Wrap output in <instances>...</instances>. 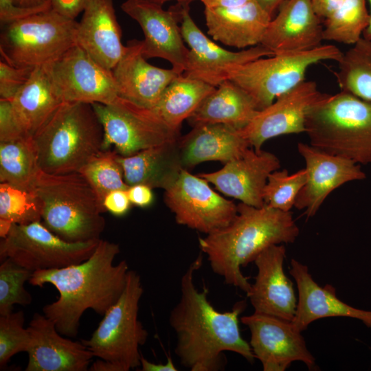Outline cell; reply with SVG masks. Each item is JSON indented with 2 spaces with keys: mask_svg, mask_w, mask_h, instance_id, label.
<instances>
[{
  "mask_svg": "<svg viewBox=\"0 0 371 371\" xmlns=\"http://www.w3.org/2000/svg\"><path fill=\"white\" fill-rule=\"evenodd\" d=\"M202 264L200 254L189 265L181 279L179 301L169 315V324L177 337L176 355L191 371L224 369L223 353L227 351L253 363L254 355L249 343L241 336L238 325L246 302H236L230 311H218L208 300V289L200 291L194 285V275Z\"/></svg>",
  "mask_w": 371,
  "mask_h": 371,
  "instance_id": "1",
  "label": "cell"
},
{
  "mask_svg": "<svg viewBox=\"0 0 371 371\" xmlns=\"http://www.w3.org/2000/svg\"><path fill=\"white\" fill-rule=\"evenodd\" d=\"M120 251L118 244L100 239L93 254L82 262L32 273L28 281L31 285L51 284L59 293L57 300L45 305L43 313L62 335L76 337L85 311L92 309L104 315L118 300L130 270L125 260L113 264Z\"/></svg>",
  "mask_w": 371,
  "mask_h": 371,
  "instance_id": "2",
  "label": "cell"
},
{
  "mask_svg": "<svg viewBox=\"0 0 371 371\" xmlns=\"http://www.w3.org/2000/svg\"><path fill=\"white\" fill-rule=\"evenodd\" d=\"M237 214L227 226L199 238V247L207 256L212 271L224 282L246 294L251 284L241 272L265 249L293 243L300 234L292 212L267 205L254 207L240 203Z\"/></svg>",
  "mask_w": 371,
  "mask_h": 371,
  "instance_id": "3",
  "label": "cell"
},
{
  "mask_svg": "<svg viewBox=\"0 0 371 371\" xmlns=\"http://www.w3.org/2000/svg\"><path fill=\"white\" fill-rule=\"evenodd\" d=\"M41 207V222L70 243L100 240L106 212L95 190L79 172L49 174L39 170L33 190Z\"/></svg>",
  "mask_w": 371,
  "mask_h": 371,
  "instance_id": "4",
  "label": "cell"
},
{
  "mask_svg": "<svg viewBox=\"0 0 371 371\" xmlns=\"http://www.w3.org/2000/svg\"><path fill=\"white\" fill-rule=\"evenodd\" d=\"M104 131L93 105L63 102L32 137L40 169L78 172L102 150Z\"/></svg>",
  "mask_w": 371,
  "mask_h": 371,
  "instance_id": "5",
  "label": "cell"
},
{
  "mask_svg": "<svg viewBox=\"0 0 371 371\" xmlns=\"http://www.w3.org/2000/svg\"><path fill=\"white\" fill-rule=\"evenodd\" d=\"M311 146L359 164H371V102L346 91L327 94L309 111Z\"/></svg>",
  "mask_w": 371,
  "mask_h": 371,
  "instance_id": "6",
  "label": "cell"
},
{
  "mask_svg": "<svg viewBox=\"0 0 371 371\" xmlns=\"http://www.w3.org/2000/svg\"><path fill=\"white\" fill-rule=\"evenodd\" d=\"M78 25L52 8L1 25V59L17 67L47 65L76 44Z\"/></svg>",
  "mask_w": 371,
  "mask_h": 371,
  "instance_id": "7",
  "label": "cell"
},
{
  "mask_svg": "<svg viewBox=\"0 0 371 371\" xmlns=\"http://www.w3.org/2000/svg\"><path fill=\"white\" fill-rule=\"evenodd\" d=\"M143 291L140 276L129 270L118 300L104 313L91 337L81 341L94 357L113 363L119 371L140 367L139 346L148 336L138 319Z\"/></svg>",
  "mask_w": 371,
  "mask_h": 371,
  "instance_id": "8",
  "label": "cell"
},
{
  "mask_svg": "<svg viewBox=\"0 0 371 371\" xmlns=\"http://www.w3.org/2000/svg\"><path fill=\"white\" fill-rule=\"evenodd\" d=\"M342 52L334 45L306 52L260 58L232 69L228 80L246 91L259 111L305 80L308 69L323 60L337 62Z\"/></svg>",
  "mask_w": 371,
  "mask_h": 371,
  "instance_id": "9",
  "label": "cell"
},
{
  "mask_svg": "<svg viewBox=\"0 0 371 371\" xmlns=\"http://www.w3.org/2000/svg\"><path fill=\"white\" fill-rule=\"evenodd\" d=\"M100 240L70 243L54 234L41 221L12 224L1 238L0 258H10L32 272L60 269L87 260Z\"/></svg>",
  "mask_w": 371,
  "mask_h": 371,
  "instance_id": "10",
  "label": "cell"
},
{
  "mask_svg": "<svg viewBox=\"0 0 371 371\" xmlns=\"http://www.w3.org/2000/svg\"><path fill=\"white\" fill-rule=\"evenodd\" d=\"M102 124V150L113 146L122 156L136 153L180 137L153 109L118 97L110 104H91Z\"/></svg>",
  "mask_w": 371,
  "mask_h": 371,
  "instance_id": "11",
  "label": "cell"
},
{
  "mask_svg": "<svg viewBox=\"0 0 371 371\" xmlns=\"http://www.w3.org/2000/svg\"><path fill=\"white\" fill-rule=\"evenodd\" d=\"M164 196L178 224L205 234L229 225L238 212L234 202L214 191L205 179L184 168L164 190Z\"/></svg>",
  "mask_w": 371,
  "mask_h": 371,
  "instance_id": "12",
  "label": "cell"
},
{
  "mask_svg": "<svg viewBox=\"0 0 371 371\" xmlns=\"http://www.w3.org/2000/svg\"><path fill=\"white\" fill-rule=\"evenodd\" d=\"M45 65L64 102L107 104L119 97L112 70L98 64L76 44Z\"/></svg>",
  "mask_w": 371,
  "mask_h": 371,
  "instance_id": "13",
  "label": "cell"
},
{
  "mask_svg": "<svg viewBox=\"0 0 371 371\" xmlns=\"http://www.w3.org/2000/svg\"><path fill=\"white\" fill-rule=\"evenodd\" d=\"M181 5V32L190 47L186 68L183 74L218 87L228 80L238 66L260 58L274 55L261 44L240 52L228 51L206 36L193 21L189 4Z\"/></svg>",
  "mask_w": 371,
  "mask_h": 371,
  "instance_id": "14",
  "label": "cell"
},
{
  "mask_svg": "<svg viewBox=\"0 0 371 371\" xmlns=\"http://www.w3.org/2000/svg\"><path fill=\"white\" fill-rule=\"evenodd\" d=\"M240 319L249 329L250 346L264 371H284L294 361L315 368L302 332L291 321L255 312Z\"/></svg>",
  "mask_w": 371,
  "mask_h": 371,
  "instance_id": "15",
  "label": "cell"
},
{
  "mask_svg": "<svg viewBox=\"0 0 371 371\" xmlns=\"http://www.w3.org/2000/svg\"><path fill=\"white\" fill-rule=\"evenodd\" d=\"M326 95L315 81L305 80L259 111L240 132L256 151L271 138L305 133L309 111Z\"/></svg>",
  "mask_w": 371,
  "mask_h": 371,
  "instance_id": "16",
  "label": "cell"
},
{
  "mask_svg": "<svg viewBox=\"0 0 371 371\" xmlns=\"http://www.w3.org/2000/svg\"><path fill=\"white\" fill-rule=\"evenodd\" d=\"M121 9L137 21L144 34L142 52L146 58H160L168 60L178 74L184 72L189 49L184 45L178 19H181V5L165 10L162 5L126 0Z\"/></svg>",
  "mask_w": 371,
  "mask_h": 371,
  "instance_id": "17",
  "label": "cell"
},
{
  "mask_svg": "<svg viewBox=\"0 0 371 371\" xmlns=\"http://www.w3.org/2000/svg\"><path fill=\"white\" fill-rule=\"evenodd\" d=\"M299 154L305 161L306 181L294 207L304 210L307 218L316 214L327 196L344 183L366 179L359 164L300 142Z\"/></svg>",
  "mask_w": 371,
  "mask_h": 371,
  "instance_id": "18",
  "label": "cell"
},
{
  "mask_svg": "<svg viewBox=\"0 0 371 371\" xmlns=\"http://www.w3.org/2000/svg\"><path fill=\"white\" fill-rule=\"evenodd\" d=\"M280 168V161L276 155L250 147L221 169L198 175L225 195L259 207L265 205L263 190L269 175Z\"/></svg>",
  "mask_w": 371,
  "mask_h": 371,
  "instance_id": "19",
  "label": "cell"
},
{
  "mask_svg": "<svg viewBox=\"0 0 371 371\" xmlns=\"http://www.w3.org/2000/svg\"><path fill=\"white\" fill-rule=\"evenodd\" d=\"M286 249L282 244L273 245L255 259L257 274L247 293L257 313L292 321L297 300L292 282L284 272Z\"/></svg>",
  "mask_w": 371,
  "mask_h": 371,
  "instance_id": "20",
  "label": "cell"
},
{
  "mask_svg": "<svg viewBox=\"0 0 371 371\" xmlns=\"http://www.w3.org/2000/svg\"><path fill=\"white\" fill-rule=\"evenodd\" d=\"M311 0H287L271 19L260 44L273 54L315 49L324 41V25Z\"/></svg>",
  "mask_w": 371,
  "mask_h": 371,
  "instance_id": "21",
  "label": "cell"
},
{
  "mask_svg": "<svg viewBox=\"0 0 371 371\" xmlns=\"http://www.w3.org/2000/svg\"><path fill=\"white\" fill-rule=\"evenodd\" d=\"M31 335L25 371H85L92 352L82 341L65 338L45 315L35 313L27 327Z\"/></svg>",
  "mask_w": 371,
  "mask_h": 371,
  "instance_id": "22",
  "label": "cell"
},
{
  "mask_svg": "<svg viewBox=\"0 0 371 371\" xmlns=\"http://www.w3.org/2000/svg\"><path fill=\"white\" fill-rule=\"evenodd\" d=\"M142 41H129L120 60L112 69L119 97L138 106L153 109L164 91L179 74L148 63Z\"/></svg>",
  "mask_w": 371,
  "mask_h": 371,
  "instance_id": "23",
  "label": "cell"
},
{
  "mask_svg": "<svg viewBox=\"0 0 371 371\" xmlns=\"http://www.w3.org/2000/svg\"><path fill=\"white\" fill-rule=\"evenodd\" d=\"M289 272L298 291L296 311L291 321L297 329L302 332L311 322L330 317L357 319L371 328V311L356 308L344 302L337 297L332 285H319L306 265L292 259Z\"/></svg>",
  "mask_w": 371,
  "mask_h": 371,
  "instance_id": "24",
  "label": "cell"
},
{
  "mask_svg": "<svg viewBox=\"0 0 371 371\" xmlns=\"http://www.w3.org/2000/svg\"><path fill=\"white\" fill-rule=\"evenodd\" d=\"M113 0H91L78 23L76 45L106 69L112 70L125 52Z\"/></svg>",
  "mask_w": 371,
  "mask_h": 371,
  "instance_id": "25",
  "label": "cell"
},
{
  "mask_svg": "<svg viewBox=\"0 0 371 371\" xmlns=\"http://www.w3.org/2000/svg\"><path fill=\"white\" fill-rule=\"evenodd\" d=\"M204 14L208 34L236 48L260 44L271 19L255 0L242 5L205 8Z\"/></svg>",
  "mask_w": 371,
  "mask_h": 371,
  "instance_id": "26",
  "label": "cell"
},
{
  "mask_svg": "<svg viewBox=\"0 0 371 371\" xmlns=\"http://www.w3.org/2000/svg\"><path fill=\"white\" fill-rule=\"evenodd\" d=\"M178 146L182 166L192 168L200 163L226 164L242 156L250 148L240 130L224 124H202L180 137Z\"/></svg>",
  "mask_w": 371,
  "mask_h": 371,
  "instance_id": "27",
  "label": "cell"
},
{
  "mask_svg": "<svg viewBox=\"0 0 371 371\" xmlns=\"http://www.w3.org/2000/svg\"><path fill=\"white\" fill-rule=\"evenodd\" d=\"M178 140L142 150L130 156L117 153V160L128 186L146 185L153 188L166 190L183 169Z\"/></svg>",
  "mask_w": 371,
  "mask_h": 371,
  "instance_id": "28",
  "label": "cell"
},
{
  "mask_svg": "<svg viewBox=\"0 0 371 371\" xmlns=\"http://www.w3.org/2000/svg\"><path fill=\"white\" fill-rule=\"evenodd\" d=\"M63 102L46 65L34 67L28 80L11 100L19 125L32 137Z\"/></svg>",
  "mask_w": 371,
  "mask_h": 371,
  "instance_id": "29",
  "label": "cell"
},
{
  "mask_svg": "<svg viewBox=\"0 0 371 371\" xmlns=\"http://www.w3.org/2000/svg\"><path fill=\"white\" fill-rule=\"evenodd\" d=\"M259 110L251 97L229 80L221 83L188 119L192 126L224 124L241 130Z\"/></svg>",
  "mask_w": 371,
  "mask_h": 371,
  "instance_id": "30",
  "label": "cell"
},
{
  "mask_svg": "<svg viewBox=\"0 0 371 371\" xmlns=\"http://www.w3.org/2000/svg\"><path fill=\"white\" fill-rule=\"evenodd\" d=\"M215 88L202 80L179 74L166 87L152 109L170 128L179 131L183 121L192 115Z\"/></svg>",
  "mask_w": 371,
  "mask_h": 371,
  "instance_id": "31",
  "label": "cell"
},
{
  "mask_svg": "<svg viewBox=\"0 0 371 371\" xmlns=\"http://www.w3.org/2000/svg\"><path fill=\"white\" fill-rule=\"evenodd\" d=\"M32 137L0 142V182L33 191L40 170Z\"/></svg>",
  "mask_w": 371,
  "mask_h": 371,
  "instance_id": "32",
  "label": "cell"
},
{
  "mask_svg": "<svg viewBox=\"0 0 371 371\" xmlns=\"http://www.w3.org/2000/svg\"><path fill=\"white\" fill-rule=\"evenodd\" d=\"M337 63L335 76L341 91L371 102V40L361 38Z\"/></svg>",
  "mask_w": 371,
  "mask_h": 371,
  "instance_id": "33",
  "label": "cell"
},
{
  "mask_svg": "<svg viewBox=\"0 0 371 371\" xmlns=\"http://www.w3.org/2000/svg\"><path fill=\"white\" fill-rule=\"evenodd\" d=\"M366 0H345L323 21L324 41L354 45L370 22Z\"/></svg>",
  "mask_w": 371,
  "mask_h": 371,
  "instance_id": "34",
  "label": "cell"
},
{
  "mask_svg": "<svg viewBox=\"0 0 371 371\" xmlns=\"http://www.w3.org/2000/svg\"><path fill=\"white\" fill-rule=\"evenodd\" d=\"M41 221V207L34 191L0 183V236L4 237L12 224L27 225Z\"/></svg>",
  "mask_w": 371,
  "mask_h": 371,
  "instance_id": "35",
  "label": "cell"
},
{
  "mask_svg": "<svg viewBox=\"0 0 371 371\" xmlns=\"http://www.w3.org/2000/svg\"><path fill=\"white\" fill-rule=\"evenodd\" d=\"M78 172L92 186L102 205L108 193L115 190H127L129 187L124 181L123 170L115 150L100 151Z\"/></svg>",
  "mask_w": 371,
  "mask_h": 371,
  "instance_id": "36",
  "label": "cell"
},
{
  "mask_svg": "<svg viewBox=\"0 0 371 371\" xmlns=\"http://www.w3.org/2000/svg\"><path fill=\"white\" fill-rule=\"evenodd\" d=\"M32 273L10 258L1 260L0 315L12 312L16 304L25 306L32 303V295L24 284Z\"/></svg>",
  "mask_w": 371,
  "mask_h": 371,
  "instance_id": "37",
  "label": "cell"
},
{
  "mask_svg": "<svg viewBox=\"0 0 371 371\" xmlns=\"http://www.w3.org/2000/svg\"><path fill=\"white\" fill-rule=\"evenodd\" d=\"M306 177L305 168L291 175L286 169L273 171L269 175L263 190L265 204L284 212H290L306 183Z\"/></svg>",
  "mask_w": 371,
  "mask_h": 371,
  "instance_id": "38",
  "label": "cell"
},
{
  "mask_svg": "<svg viewBox=\"0 0 371 371\" xmlns=\"http://www.w3.org/2000/svg\"><path fill=\"white\" fill-rule=\"evenodd\" d=\"M25 315L23 311L0 315V368L2 370L16 354L27 353L31 335L24 328Z\"/></svg>",
  "mask_w": 371,
  "mask_h": 371,
  "instance_id": "39",
  "label": "cell"
},
{
  "mask_svg": "<svg viewBox=\"0 0 371 371\" xmlns=\"http://www.w3.org/2000/svg\"><path fill=\"white\" fill-rule=\"evenodd\" d=\"M34 67H17L0 61V99L11 101L30 78Z\"/></svg>",
  "mask_w": 371,
  "mask_h": 371,
  "instance_id": "40",
  "label": "cell"
},
{
  "mask_svg": "<svg viewBox=\"0 0 371 371\" xmlns=\"http://www.w3.org/2000/svg\"><path fill=\"white\" fill-rule=\"evenodd\" d=\"M32 137L25 134L14 115L11 101L0 99V142Z\"/></svg>",
  "mask_w": 371,
  "mask_h": 371,
  "instance_id": "41",
  "label": "cell"
},
{
  "mask_svg": "<svg viewBox=\"0 0 371 371\" xmlns=\"http://www.w3.org/2000/svg\"><path fill=\"white\" fill-rule=\"evenodd\" d=\"M131 201L127 190H115L108 193L104 199L103 206L106 212L120 216L130 209Z\"/></svg>",
  "mask_w": 371,
  "mask_h": 371,
  "instance_id": "42",
  "label": "cell"
},
{
  "mask_svg": "<svg viewBox=\"0 0 371 371\" xmlns=\"http://www.w3.org/2000/svg\"><path fill=\"white\" fill-rule=\"evenodd\" d=\"M91 0H49L51 8L56 12L71 19L76 18L86 8Z\"/></svg>",
  "mask_w": 371,
  "mask_h": 371,
  "instance_id": "43",
  "label": "cell"
},
{
  "mask_svg": "<svg viewBox=\"0 0 371 371\" xmlns=\"http://www.w3.org/2000/svg\"><path fill=\"white\" fill-rule=\"evenodd\" d=\"M127 192L131 204L138 207H146L153 201L152 188L146 185L131 186L127 189Z\"/></svg>",
  "mask_w": 371,
  "mask_h": 371,
  "instance_id": "44",
  "label": "cell"
},
{
  "mask_svg": "<svg viewBox=\"0 0 371 371\" xmlns=\"http://www.w3.org/2000/svg\"><path fill=\"white\" fill-rule=\"evenodd\" d=\"M345 0H311L317 16L324 21Z\"/></svg>",
  "mask_w": 371,
  "mask_h": 371,
  "instance_id": "45",
  "label": "cell"
},
{
  "mask_svg": "<svg viewBox=\"0 0 371 371\" xmlns=\"http://www.w3.org/2000/svg\"><path fill=\"white\" fill-rule=\"evenodd\" d=\"M141 370L142 371H177L172 359L169 357L165 363H155L149 361L143 356L141 357Z\"/></svg>",
  "mask_w": 371,
  "mask_h": 371,
  "instance_id": "46",
  "label": "cell"
},
{
  "mask_svg": "<svg viewBox=\"0 0 371 371\" xmlns=\"http://www.w3.org/2000/svg\"><path fill=\"white\" fill-rule=\"evenodd\" d=\"M258 4L271 17L276 15L280 8L287 0H255Z\"/></svg>",
  "mask_w": 371,
  "mask_h": 371,
  "instance_id": "47",
  "label": "cell"
},
{
  "mask_svg": "<svg viewBox=\"0 0 371 371\" xmlns=\"http://www.w3.org/2000/svg\"><path fill=\"white\" fill-rule=\"evenodd\" d=\"M205 8L228 7L242 5L254 0H200Z\"/></svg>",
  "mask_w": 371,
  "mask_h": 371,
  "instance_id": "48",
  "label": "cell"
},
{
  "mask_svg": "<svg viewBox=\"0 0 371 371\" xmlns=\"http://www.w3.org/2000/svg\"><path fill=\"white\" fill-rule=\"evenodd\" d=\"M91 371H119L113 363L103 359H98L89 366Z\"/></svg>",
  "mask_w": 371,
  "mask_h": 371,
  "instance_id": "49",
  "label": "cell"
},
{
  "mask_svg": "<svg viewBox=\"0 0 371 371\" xmlns=\"http://www.w3.org/2000/svg\"><path fill=\"white\" fill-rule=\"evenodd\" d=\"M14 5L17 7L24 8H37L47 3H49V0H10Z\"/></svg>",
  "mask_w": 371,
  "mask_h": 371,
  "instance_id": "50",
  "label": "cell"
},
{
  "mask_svg": "<svg viewBox=\"0 0 371 371\" xmlns=\"http://www.w3.org/2000/svg\"><path fill=\"white\" fill-rule=\"evenodd\" d=\"M137 1H140L147 3H153L159 5H162L167 1H176L179 4H190L192 1L194 0H135Z\"/></svg>",
  "mask_w": 371,
  "mask_h": 371,
  "instance_id": "51",
  "label": "cell"
},
{
  "mask_svg": "<svg viewBox=\"0 0 371 371\" xmlns=\"http://www.w3.org/2000/svg\"><path fill=\"white\" fill-rule=\"evenodd\" d=\"M368 1L370 3V22L368 27L366 28V30L363 32L362 37L368 40H371V0H368Z\"/></svg>",
  "mask_w": 371,
  "mask_h": 371,
  "instance_id": "52",
  "label": "cell"
}]
</instances>
